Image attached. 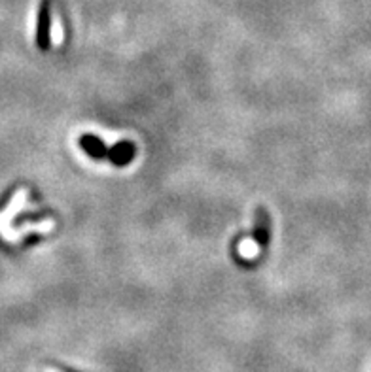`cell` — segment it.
Wrapping results in <instances>:
<instances>
[{
  "instance_id": "6da1fadb",
  "label": "cell",
  "mask_w": 371,
  "mask_h": 372,
  "mask_svg": "<svg viewBox=\"0 0 371 372\" xmlns=\"http://www.w3.org/2000/svg\"><path fill=\"white\" fill-rule=\"evenodd\" d=\"M106 157H110L112 163L118 166L127 165V163H131V159L135 157V146L131 142H120L108 151Z\"/></svg>"
},
{
  "instance_id": "7a4b0ae2",
  "label": "cell",
  "mask_w": 371,
  "mask_h": 372,
  "mask_svg": "<svg viewBox=\"0 0 371 372\" xmlns=\"http://www.w3.org/2000/svg\"><path fill=\"white\" fill-rule=\"evenodd\" d=\"M80 144H81V148H84V151H86L87 155L95 157V159H103V157L108 155V149H106V146L101 142L99 138L81 136Z\"/></svg>"
},
{
  "instance_id": "3957f363",
  "label": "cell",
  "mask_w": 371,
  "mask_h": 372,
  "mask_svg": "<svg viewBox=\"0 0 371 372\" xmlns=\"http://www.w3.org/2000/svg\"><path fill=\"white\" fill-rule=\"evenodd\" d=\"M38 46L42 50L47 47V0L44 2V10L40 13V27H38Z\"/></svg>"
},
{
  "instance_id": "277c9868",
  "label": "cell",
  "mask_w": 371,
  "mask_h": 372,
  "mask_svg": "<svg viewBox=\"0 0 371 372\" xmlns=\"http://www.w3.org/2000/svg\"><path fill=\"white\" fill-rule=\"evenodd\" d=\"M269 221H267V216L263 214V210L258 212V227H256V242L258 244H266L267 242V227H269Z\"/></svg>"
},
{
  "instance_id": "5b68a950",
  "label": "cell",
  "mask_w": 371,
  "mask_h": 372,
  "mask_svg": "<svg viewBox=\"0 0 371 372\" xmlns=\"http://www.w3.org/2000/svg\"><path fill=\"white\" fill-rule=\"evenodd\" d=\"M239 252H241V255L243 257H256L258 255V252H260V244L254 240H244L241 242V246H239Z\"/></svg>"
},
{
  "instance_id": "8992f818",
  "label": "cell",
  "mask_w": 371,
  "mask_h": 372,
  "mask_svg": "<svg viewBox=\"0 0 371 372\" xmlns=\"http://www.w3.org/2000/svg\"><path fill=\"white\" fill-rule=\"evenodd\" d=\"M50 33H52V42L55 44V46H59L61 42H63V27H61V19L55 16L52 21V29H50Z\"/></svg>"
},
{
  "instance_id": "52a82bcc",
  "label": "cell",
  "mask_w": 371,
  "mask_h": 372,
  "mask_svg": "<svg viewBox=\"0 0 371 372\" xmlns=\"http://www.w3.org/2000/svg\"><path fill=\"white\" fill-rule=\"evenodd\" d=\"M47 372H57V371H47Z\"/></svg>"
}]
</instances>
